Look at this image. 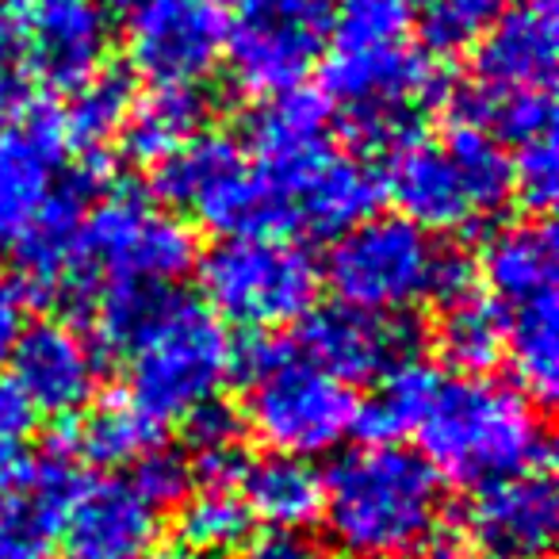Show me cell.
<instances>
[{
    "mask_svg": "<svg viewBox=\"0 0 559 559\" xmlns=\"http://www.w3.org/2000/svg\"><path fill=\"white\" fill-rule=\"evenodd\" d=\"M104 4H127V9H131V4H139V0H104Z\"/></svg>",
    "mask_w": 559,
    "mask_h": 559,
    "instance_id": "44",
    "label": "cell"
},
{
    "mask_svg": "<svg viewBox=\"0 0 559 559\" xmlns=\"http://www.w3.org/2000/svg\"><path fill=\"white\" fill-rule=\"evenodd\" d=\"M510 185L513 195L528 211H548L559 192V154L556 134H544L525 146H518V157L510 162Z\"/></svg>",
    "mask_w": 559,
    "mask_h": 559,
    "instance_id": "35",
    "label": "cell"
},
{
    "mask_svg": "<svg viewBox=\"0 0 559 559\" xmlns=\"http://www.w3.org/2000/svg\"><path fill=\"white\" fill-rule=\"evenodd\" d=\"M70 177V150L50 111H24L0 123V246H16Z\"/></svg>",
    "mask_w": 559,
    "mask_h": 559,
    "instance_id": "14",
    "label": "cell"
},
{
    "mask_svg": "<svg viewBox=\"0 0 559 559\" xmlns=\"http://www.w3.org/2000/svg\"><path fill=\"white\" fill-rule=\"evenodd\" d=\"M195 264V238L169 207L139 192H108L88 203L78 261L62 292L88 307L100 292L173 288Z\"/></svg>",
    "mask_w": 559,
    "mask_h": 559,
    "instance_id": "7",
    "label": "cell"
},
{
    "mask_svg": "<svg viewBox=\"0 0 559 559\" xmlns=\"http://www.w3.org/2000/svg\"><path fill=\"white\" fill-rule=\"evenodd\" d=\"M35 426V411L12 380H0V495L16 483L27 460V437Z\"/></svg>",
    "mask_w": 559,
    "mask_h": 559,
    "instance_id": "36",
    "label": "cell"
},
{
    "mask_svg": "<svg viewBox=\"0 0 559 559\" xmlns=\"http://www.w3.org/2000/svg\"><path fill=\"white\" fill-rule=\"evenodd\" d=\"M88 307L104 342L127 357V399L157 426L215 403L230 380L238 349L195 299L173 288H116Z\"/></svg>",
    "mask_w": 559,
    "mask_h": 559,
    "instance_id": "1",
    "label": "cell"
},
{
    "mask_svg": "<svg viewBox=\"0 0 559 559\" xmlns=\"http://www.w3.org/2000/svg\"><path fill=\"white\" fill-rule=\"evenodd\" d=\"M437 353L460 376H483L506 357V334L495 304L479 288L441 304L437 319Z\"/></svg>",
    "mask_w": 559,
    "mask_h": 559,
    "instance_id": "26",
    "label": "cell"
},
{
    "mask_svg": "<svg viewBox=\"0 0 559 559\" xmlns=\"http://www.w3.org/2000/svg\"><path fill=\"white\" fill-rule=\"evenodd\" d=\"M157 421H150L131 399H108L93 406L81 421L78 437L70 441L73 456L93 460L100 467H127L154 444Z\"/></svg>",
    "mask_w": 559,
    "mask_h": 559,
    "instance_id": "28",
    "label": "cell"
},
{
    "mask_svg": "<svg viewBox=\"0 0 559 559\" xmlns=\"http://www.w3.org/2000/svg\"><path fill=\"white\" fill-rule=\"evenodd\" d=\"M559 55L556 0H513L475 39V81L495 93H551Z\"/></svg>",
    "mask_w": 559,
    "mask_h": 559,
    "instance_id": "19",
    "label": "cell"
},
{
    "mask_svg": "<svg viewBox=\"0 0 559 559\" xmlns=\"http://www.w3.org/2000/svg\"><path fill=\"white\" fill-rule=\"evenodd\" d=\"M157 513L131 479H85L58 533L70 559H146L157 548Z\"/></svg>",
    "mask_w": 559,
    "mask_h": 559,
    "instance_id": "20",
    "label": "cell"
},
{
    "mask_svg": "<svg viewBox=\"0 0 559 559\" xmlns=\"http://www.w3.org/2000/svg\"><path fill=\"white\" fill-rule=\"evenodd\" d=\"M444 479L418 449L368 441L345 452L322 490V521L349 559H437L449 521Z\"/></svg>",
    "mask_w": 559,
    "mask_h": 559,
    "instance_id": "2",
    "label": "cell"
},
{
    "mask_svg": "<svg viewBox=\"0 0 559 559\" xmlns=\"http://www.w3.org/2000/svg\"><path fill=\"white\" fill-rule=\"evenodd\" d=\"M188 467L203 487H238L249 456L241 444V418L223 403H207L188 414Z\"/></svg>",
    "mask_w": 559,
    "mask_h": 559,
    "instance_id": "30",
    "label": "cell"
},
{
    "mask_svg": "<svg viewBox=\"0 0 559 559\" xmlns=\"http://www.w3.org/2000/svg\"><path fill=\"white\" fill-rule=\"evenodd\" d=\"M146 559H215V556H207V551L188 548V544L180 540V544H162V548H154Z\"/></svg>",
    "mask_w": 559,
    "mask_h": 559,
    "instance_id": "40",
    "label": "cell"
},
{
    "mask_svg": "<svg viewBox=\"0 0 559 559\" xmlns=\"http://www.w3.org/2000/svg\"><path fill=\"white\" fill-rule=\"evenodd\" d=\"M444 93L426 50L399 43H334L326 100L365 150L388 154L418 131V119Z\"/></svg>",
    "mask_w": 559,
    "mask_h": 559,
    "instance_id": "8",
    "label": "cell"
},
{
    "mask_svg": "<svg viewBox=\"0 0 559 559\" xmlns=\"http://www.w3.org/2000/svg\"><path fill=\"white\" fill-rule=\"evenodd\" d=\"M322 490H326V479L314 467V460L284 456V452L249 460L238 479V495L253 521H264L280 533H299L311 521H319Z\"/></svg>",
    "mask_w": 559,
    "mask_h": 559,
    "instance_id": "22",
    "label": "cell"
},
{
    "mask_svg": "<svg viewBox=\"0 0 559 559\" xmlns=\"http://www.w3.org/2000/svg\"><path fill=\"white\" fill-rule=\"evenodd\" d=\"M16 55H20V32L4 16V9H0V58H16Z\"/></svg>",
    "mask_w": 559,
    "mask_h": 559,
    "instance_id": "41",
    "label": "cell"
},
{
    "mask_svg": "<svg viewBox=\"0 0 559 559\" xmlns=\"http://www.w3.org/2000/svg\"><path fill=\"white\" fill-rule=\"evenodd\" d=\"M467 559H495V556H467Z\"/></svg>",
    "mask_w": 559,
    "mask_h": 559,
    "instance_id": "45",
    "label": "cell"
},
{
    "mask_svg": "<svg viewBox=\"0 0 559 559\" xmlns=\"http://www.w3.org/2000/svg\"><path fill=\"white\" fill-rule=\"evenodd\" d=\"M203 123H207V100L200 88H154L131 104L119 142L134 162L157 165L188 139L203 134Z\"/></svg>",
    "mask_w": 559,
    "mask_h": 559,
    "instance_id": "24",
    "label": "cell"
},
{
    "mask_svg": "<svg viewBox=\"0 0 559 559\" xmlns=\"http://www.w3.org/2000/svg\"><path fill=\"white\" fill-rule=\"evenodd\" d=\"M414 20L433 50H467L475 47L490 20L506 9V0H411Z\"/></svg>",
    "mask_w": 559,
    "mask_h": 559,
    "instance_id": "32",
    "label": "cell"
},
{
    "mask_svg": "<svg viewBox=\"0 0 559 559\" xmlns=\"http://www.w3.org/2000/svg\"><path fill=\"white\" fill-rule=\"evenodd\" d=\"M460 123L479 127L495 142L525 146L544 134H556V100L551 93H495V88H464L460 93Z\"/></svg>",
    "mask_w": 559,
    "mask_h": 559,
    "instance_id": "27",
    "label": "cell"
},
{
    "mask_svg": "<svg viewBox=\"0 0 559 559\" xmlns=\"http://www.w3.org/2000/svg\"><path fill=\"white\" fill-rule=\"evenodd\" d=\"M207 4H215V9H246L249 0H207Z\"/></svg>",
    "mask_w": 559,
    "mask_h": 559,
    "instance_id": "42",
    "label": "cell"
},
{
    "mask_svg": "<svg viewBox=\"0 0 559 559\" xmlns=\"http://www.w3.org/2000/svg\"><path fill=\"white\" fill-rule=\"evenodd\" d=\"M111 39L116 27L104 0H32L20 35V58L35 81L70 93L104 73Z\"/></svg>",
    "mask_w": 559,
    "mask_h": 559,
    "instance_id": "15",
    "label": "cell"
},
{
    "mask_svg": "<svg viewBox=\"0 0 559 559\" xmlns=\"http://www.w3.org/2000/svg\"><path fill=\"white\" fill-rule=\"evenodd\" d=\"M319 264L288 234H234L200 261V288L218 322L280 330L314 311Z\"/></svg>",
    "mask_w": 559,
    "mask_h": 559,
    "instance_id": "9",
    "label": "cell"
},
{
    "mask_svg": "<svg viewBox=\"0 0 559 559\" xmlns=\"http://www.w3.org/2000/svg\"><path fill=\"white\" fill-rule=\"evenodd\" d=\"M241 559H326L314 540L299 533H280L272 528L269 536H257V540L241 544Z\"/></svg>",
    "mask_w": 559,
    "mask_h": 559,
    "instance_id": "39",
    "label": "cell"
},
{
    "mask_svg": "<svg viewBox=\"0 0 559 559\" xmlns=\"http://www.w3.org/2000/svg\"><path fill=\"white\" fill-rule=\"evenodd\" d=\"M337 304L372 314H406L475 292V264L444 249L403 215H368L337 234L326 261Z\"/></svg>",
    "mask_w": 559,
    "mask_h": 559,
    "instance_id": "5",
    "label": "cell"
},
{
    "mask_svg": "<svg viewBox=\"0 0 559 559\" xmlns=\"http://www.w3.org/2000/svg\"><path fill=\"white\" fill-rule=\"evenodd\" d=\"M234 372L246 383V421L272 452L326 456L357 429L360 399L326 368H319L296 342L257 337L234 353Z\"/></svg>",
    "mask_w": 559,
    "mask_h": 559,
    "instance_id": "6",
    "label": "cell"
},
{
    "mask_svg": "<svg viewBox=\"0 0 559 559\" xmlns=\"http://www.w3.org/2000/svg\"><path fill=\"white\" fill-rule=\"evenodd\" d=\"M334 0H249L226 27V70L249 100H272L307 81L330 47Z\"/></svg>",
    "mask_w": 559,
    "mask_h": 559,
    "instance_id": "11",
    "label": "cell"
},
{
    "mask_svg": "<svg viewBox=\"0 0 559 559\" xmlns=\"http://www.w3.org/2000/svg\"><path fill=\"white\" fill-rule=\"evenodd\" d=\"M249 146L261 169H288L334 146V108L322 93L292 88L264 100L249 123Z\"/></svg>",
    "mask_w": 559,
    "mask_h": 559,
    "instance_id": "23",
    "label": "cell"
},
{
    "mask_svg": "<svg viewBox=\"0 0 559 559\" xmlns=\"http://www.w3.org/2000/svg\"><path fill=\"white\" fill-rule=\"evenodd\" d=\"M12 4H32V0H0V9H12Z\"/></svg>",
    "mask_w": 559,
    "mask_h": 559,
    "instance_id": "43",
    "label": "cell"
},
{
    "mask_svg": "<svg viewBox=\"0 0 559 559\" xmlns=\"http://www.w3.org/2000/svg\"><path fill=\"white\" fill-rule=\"evenodd\" d=\"M12 383L35 414L70 418L85 411L100 391L104 357L100 345L81 326L62 319L32 322L12 353Z\"/></svg>",
    "mask_w": 559,
    "mask_h": 559,
    "instance_id": "16",
    "label": "cell"
},
{
    "mask_svg": "<svg viewBox=\"0 0 559 559\" xmlns=\"http://www.w3.org/2000/svg\"><path fill=\"white\" fill-rule=\"evenodd\" d=\"M559 533V495L544 467L487 483L467 510V536L495 559H548Z\"/></svg>",
    "mask_w": 559,
    "mask_h": 559,
    "instance_id": "18",
    "label": "cell"
},
{
    "mask_svg": "<svg viewBox=\"0 0 559 559\" xmlns=\"http://www.w3.org/2000/svg\"><path fill=\"white\" fill-rule=\"evenodd\" d=\"M372 383V399L360 403L357 411V429H365L372 441H395L403 433H414L429 395H433L437 372H429L418 360H403Z\"/></svg>",
    "mask_w": 559,
    "mask_h": 559,
    "instance_id": "29",
    "label": "cell"
},
{
    "mask_svg": "<svg viewBox=\"0 0 559 559\" xmlns=\"http://www.w3.org/2000/svg\"><path fill=\"white\" fill-rule=\"evenodd\" d=\"M154 192L192 211L215 234H284L269 180L226 134H195L154 165Z\"/></svg>",
    "mask_w": 559,
    "mask_h": 559,
    "instance_id": "10",
    "label": "cell"
},
{
    "mask_svg": "<svg viewBox=\"0 0 559 559\" xmlns=\"http://www.w3.org/2000/svg\"><path fill=\"white\" fill-rule=\"evenodd\" d=\"M299 322L304 326L292 342L349 388L360 380H380L395 365L414 360V345H418L403 314H372L337 304L326 311H307Z\"/></svg>",
    "mask_w": 559,
    "mask_h": 559,
    "instance_id": "17",
    "label": "cell"
},
{
    "mask_svg": "<svg viewBox=\"0 0 559 559\" xmlns=\"http://www.w3.org/2000/svg\"><path fill=\"white\" fill-rule=\"evenodd\" d=\"M27 326H32V288L20 276L0 272V368L12 360Z\"/></svg>",
    "mask_w": 559,
    "mask_h": 559,
    "instance_id": "38",
    "label": "cell"
},
{
    "mask_svg": "<svg viewBox=\"0 0 559 559\" xmlns=\"http://www.w3.org/2000/svg\"><path fill=\"white\" fill-rule=\"evenodd\" d=\"M383 157L388 169L380 185L406 223L426 234H472L513 200L510 157L479 127L456 123L437 139L414 131Z\"/></svg>",
    "mask_w": 559,
    "mask_h": 559,
    "instance_id": "4",
    "label": "cell"
},
{
    "mask_svg": "<svg viewBox=\"0 0 559 559\" xmlns=\"http://www.w3.org/2000/svg\"><path fill=\"white\" fill-rule=\"evenodd\" d=\"M411 0H334L330 43H399L411 39Z\"/></svg>",
    "mask_w": 559,
    "mask_h": 559,
    "instance_id": "33",
    "label": "cell"
},
{
    "mask_svg": "<svg viewBox=\"0 0 559 559\" xmlns=\"http://www.w3.org/2000/svg\"><path fill=\"white\" fill-rule=\"evenodd\" d=\"M261 177L276 195L280 230H304L314 238H334L357 226L360 218L376 215L383 192L372 165L349 150H337V142L288 169H261Z\"/></svg>",
    "mask_w": 559,
    "mask_h": 559,
    "instance_id": "13",
    "label": "cell"
},
{
    "mask_svg": "<svg viewBox=\"0 0 559 559\" xmlns=\"http://www.w3.org/2000/svg\"><path fill=\"white\" fill-rule=\"evenodd\" d=\"M131 467H134L131 487L139 490L154 510H169V506L185 502V495L195 483L185 452L165 449V444H150Z\"/></svg>",
    "mask_w": 559,
    "mask_h": 559,
    "instance_id": "34",
    "label": "cell"
},
{
    "mask_svg": "<svg viewBox=\"0 0 559 559\" xmlns=\"http://www.w3.org/2000/svg\"><path fill=\"white\" fill-rule=\"evenodd\" d=\"M131 104V85L123 78H116V73H96L85 85L70 88V100L55 116L66 150L70 154L100 157L111 142H119Z\"/></svg>",
    "mask_w": 559,
    "mask_h": 559,
    "instance_id": "25",
    "label": "cell"
},
{
    "mask_svg": "<svg viewBox=\"0 0 559 559\" xmlns=\"http://www.w3.org/2000/svg\"><path fill=\"white\" fill-rule=\"evenodd\" d=\"M47 536L50 528L16 495H0V559H43Z\"/></svg>",
    "mask_w": 559,
    "mask_h": 559,
    "instance_id": "37",
    "label": "cell"
},
{
    "mask_svg": "<svg viewBox=\"0 0 559 559\" xmlns=\"http://www.w3.org/2000/svg\"><path fill=\"white\" fill-rule=\"evenodd\" d=\"M253 533V513L238 487H200L180 502V540L207 556L238 551Z\"/></svg>",
    "mask_w": 559,
    "mask_h": 559,
    "instance_id": "31",
    "label": "cell"
},
{
    "mask_svg": "<svg viewBox=\"0 0 559 559\" xmlns=\"http://www.w3.org/2000/svg\"><path fill=\"white\" fill-rule=\"evenodd\" d=\"M475 269H479L487 299L495 304L498 314L556 304V230L548 223H540V218L498 226L487 238V246H483V257Z\"/></svg>",
    "mask_w": 559,
    "mask_h": 559,
    "instance_id": "21",
    "label": "cell"
},
{
    "mask_svg": "<svg viewBox=\"0 0 559 559\" xmlns=\"http://www.w3.org/2000/svg\"><path fill=\"white\" fill-rule=\"evenodd\" d=\"M123 50L154 88H200L226 55L223 9L207 0H139L127 16Z\"/></svg>",
    "mask_w": 559,
    "mask_h": 559,
    "instance_id": "12",
    "label": "cell"
},
{
    "mask_svg": "<svg viewBox=\"0 0 559 559\" xmlns=\"http://www.w3.org/2000/svg\"><path fill=\"white\" fill-rule=\"evenodd\" d=\"M414 433L441 479L475 490L548 460V437L533 399L483 376H437Z\"/></svg>",
    "mask_w": 559,
    "mask_h": 559,
    "instance_id": "3",
    "label": "cell"
}]
</instances>
